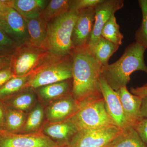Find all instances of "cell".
Here are the masks:
<instances>
[{"instance_id":"1","label":"cell","mask_w":147,"mask_h":147,"mask_svg":"<svg viewBox=\"0 0 147 147\" xmlns=\"http://www.w3.org/2000/svg\"><path fill=\"white\" fill-rule=\"evenodd\" d=\"M72 59V95L79 104L102 97L100 79L102 66L88 46L74 49Z\"/></svg>"},{"instance_id":"2","label":"cell","mask_w":147,"mask_h":147,"mask_svg":"<svg viewBox=\"0 0 147 147\" xmlns=\"http://www.w3.org/2000/svg\"><path fill=\"white\" fill-rule=\"evenodd\" d=\"M146 49L136 42L125 48L123 55L112 64L102 66L101 76L110 88L117 91L126 87L130 75L134 71H142L147 74V66L144 55Z\"/></svg>"},{"instance_id":"3","label":"cell","mask_w":147,"mask_h":147,"mask_svg":"<svg viewBox=\"0 0 147 147\" xmlns=\"http://www.w3.org/2000/svg\"><path fill=\"white\" fill-rule=\"evenodd\" d=\"M78 14L69 10L49 21L42 48L57 57L71 55L74 50L71 37Z\"/></svg>"},{"instance_id":"4","label":"cell","mask_w":147,"mask_h":147,"mask_svg":"<svg viewBox=\"0 0 147 147\" xmlns=\"http://www.w3.org/2000/svg\"><path fill=\"white\" fill-rule=\"evenodd\" d=\"M60 57L52 55L41 47L30 42L19 46L11 57V68L15 76L36 72L42 67Z\"/></svg>"},{"instance_id":"5","label":"cell","mask_w":147,"mask_h":147,"mask_svg":"<svg viewBox=\"0 0 147 147\" xmlns=\"http://www.w3.org/2000/svg\"><path fill=\"white\" fill-rule=\"evenodd\" d=\"M79 105V109L70 117L79 130L117 125L106 110L103 97Z\"/></svg>"},{"instance_id":"6","label":"cell","mask_w":147,"mask_h":147,"mask_svg":"<svg viewBox=\"0 0 147 147\" xmlns=\"http://www.w3.org/2000/svg\"><path fill=\"white\" fill-rule=\"evenodd\" d=\"M71 55L58 58L38 69L29 82L28 87L34 89L72 78Z\"/></svg>"},{"instance_id":"7","label":"cell","mask_w":147,"mask_h":147,"mask_svg":"<svg viewBox=\"0 0 147 147\" xmlns=\"http://www.w3.org/2000/svg\"><path fill=\"white\" fill-rule=\"evenodd\" d=\"M120 129L117 125L100 128L79 130L68 147H107L120 133Z\"/></svg>"},{"instance_id":"8","label":"cell","mask_w":147,"mask_h":147,"mask_svg":"<svg viewBox=\"0 0 147 147\" xmlns=\"http://www.w3.org/2000/svg\"><path fill=\"white\" fill-rule=\"evenodd\" d=\"M42 131L27 134L0 131V147H61Z\"/></svg>"},{"instance_id":"9","label":"cell","mask_w":147,"mask_h":147,"mask_svg":"<svg viewBox=\"0 0 147 147\" xmlns=\"http://www.w3.org/2000/svg\"><path fill=\"white\" fill-rule=\"evenodd\" d=\"M124 3L123 0H102L95 7L93 30L88 45L91 52L101 37L104 25L116 11L123 7Z\"/></svg>"},{"instance_id":"10","label":"cell","mask_w":147,"mask_h":147,"mask_svg":"<svg viewBox=\"0 0 147 147\" xmlns=\"http://www.w3.org/2000/svg\"><path fill=\"white\" fill-rule=\"evenodd\" d=\"M94 16L95 8L78 12L71 37L74 50L88 46L93 30Z\"/></svg>"},{"instance_id":"11","label":"cell","mask_w":147,"mask_h":147,"mask_svg":"<svg viewBox=\"0 0 147 147\" xmlns=\"http://www.w3.org/2000/svg\"><path fill=\"white\" fill-rule=\"evenodd\" d=\"M100 90L108 114L121 129L130 126L124 113L119 95L112 89L101 76L100 79Z\"/></svg>"},{"instance_id":"12","label":"cell","mask_w":147,"mask_h":147,"mask_svg":"<svg viewBox=\"0 0 147 147\" xmlns=\"http://www.w3.org/2000/svg\"><path fill=\"white\" fill-rule=\"evenodd\" d=\"M2 28L18 45L29 42L26 20L18 11L9 7L3 14Z\"/></svg>"},{"instance_id":"13","label":"cell","mask_w":147,"mask_h":147,"mask_svg":"<svg viewBox=\"0 0 147 147\" xmlns=\"http://www.w3.org/2000/svg\"><path fill=\"white\" fill-rule=\"evenodd\" d=\"M79 103L72 94L48 103L45 110L47 122H60L70 118L79 109Z\"/></svg>"},{"instance_id":"14","label":"cell","mask_w":147,"mask_h":147,"mask_svg":"<svg viewBox=\"0 0 147 147\" xmlns=\"http://www.w3.org/2000/svg\"><path fill=\"white\" fill-rule=\"evenodd\" d=\"M41 130L59 146H68L79 129L70 118L60 122H47L42 126Z\"/></svg>"},{"instance_id":"15","label":"cell","mask_w":147,"mask_h":147,"mask_svg":"<svg viewBox=\"0 0 147 147\" xmlns=\"http://www.w3.org/2000/svg\"><path fill=\"white\" fill-rule=\"evenodd\" d=\"M117 92L125 118L129 125L134 127L143 119L141 112L142 98L129 92L126 87L121 88Z\"/></svg>"},{"instance_id":"16","label":"cell","mask_w":147,"mask_h":147,"mask_svg":"<svg viewBox=\"0 0 147 147\" xmlns=\"http://www.w3.org/2000/svg\"><path fill=\"white\" fill-rule=\"evenodd\" d=\"M34 90L40 99L49 103L72 94V79L46 85Z\"/></svg>"},{"instance_id":"17","label":"cell","mask_w":147,"mask_h":147,"mask_svg":"<svg viewBox=\"0 0 147 147\" xmlns=\"http://www.w3.org/2000/svg\"><path fill=\"white\" fill-rule=\"evenodd\" d=\"M50 1L46 0H9V5L15 9L25 19L38 17Z\"/></svg>"},{"instance_id":"18","label":"cell","mask_w":147,"mask_h":147,"mask_svg":"<svg viewBox=\"0 0 147 147\" xmlns=\"http://www.w3.org/2000/svg\"><path fill=\"white\" fill-rule=\"evenodd\" d=\"M37 99L34 90L28 87L4 103L7 108L28 113L36 105Z\"/></svg>"},{"instance_id":"19","label":"cell","mask_w":147,"mask_h":147,"mask_svg":"<svg viewBox=\"0 0 147 147\" xmlns=\"http://www.w3.org/2000/svg\"><path fill=\"white\" fill-rule=\"evenodd\" d=\"M29 42L36 47H42L46 38L47 22L42 13L36 18L26 19Z\"/></svg>"},{"instance_id":"20","label":"cell","mask_w":147,"mask_h":147,"mask_svg":"<svg viewBox=\"0 0 147 147\" xmlns=\"http://www.w3.org/2000/svg\"><path fill=\"white\" fill-rule=\"evenodd\" d=\"M36 72L22 76H14L0 88V101L4 102L28 88L29 82Z\"/></svg>"},{"instance_id":"21","label":"cell","mask_w":147,"mask_h":147,"mask_svg":"<svg viewBox=\"0 0 147 147\" xmlns=\"http://www.w3.org/2000/svg\"><path fill=\"white\" fill-rule=\"evenodd\" d=\"M108 147H147L133 127L129 126L121 131Z\"/></svg>"},{"instance_id":"22","label":"cell","mask_w":147,"mask_h":147,"mask_svg":"<svg viewBox=\"0 0 147 147\" xmlns=\"http://www.w3.org/2000/svg\"><path fill=\"white\" fill-rule=\"evenodd\" d=\"M45 115V110L42 104L37 103L28 114L26 123L20 133L27 134L41 131Z\"/></svg>"},{"instance_id":"23","label":"cell","mask_w":147,"mask_h":147,"mask_svg":"<svg viewBox=\"0 0 147 147\" xmlns=\"http://www.w3.org/2000/svg\"><path fill=\"white\" fill-rule=\"evenodd\" d=\"M119 45L100 37L91 52L102 66L108 65L109 59L119 49Z\"/></svg>"},{"instance_id":"24","label":"cell","mask_w":147,"mask_h":147,"mask_svg":"<svg viewBox=\"0 0 147 147\" xmlns=\"http://www.w3.org/2000/svg\"><path fill=\"white\" fill-rule=\"evenodd\" d=\"M28 115L27 113L7 108L5 131L12 133H20Z\"/></svg>"},{"instance_id":"25","label":"cell","mask_w":147,"mask_h":147,"mask_svg":"<svg viewBox=\"0 0 147 147\" xmlns=\"http://www.w3.org/2000/svg\"><path fill=\"white\" fill-rule=\"evenodd\" d=\"M69 0H51L44 9L42 15L47 23L69 10Z\"/></svg>"},{"instance_id":"26","label":"cell","mask_w":147,"mask_h":147,"mask_svg":"<svg viewBox=\"0 0 147 147\" xmlns=\"http://www.w3.org/2000/svg\"><path fill=\"white\" fill-rule=\"evenodd\" d=\"M101 36L116 45H121L123 35L120 31V26L117 23L115 15L107 21L101 31Z\"/></svg>"},{"instance_id":"27","label":"cell","mask_w":147,"mask_h":147,"mask_svg":"<svg viewBox=\"0 0 147 147\" xmlns=\"http://www.w3.org/2000/svg\"><path fill=\"white\" fill-rule=\"evenodd\" d=\"M139 5L142 10V21L141 26L135 35L136 42L147 48V0H139Z\"/></svg>"},{"instance_id":"28","label":"cell","mask_w":147,"mask_h":147,"mask_svg":"<svg viewBox=\"0 0 147 147\" xmlns=\"http://www.w3.org/2000/svg\"><path fill=\"white\" fill-rule=\"evenodd\" d=\"M19 45L0 27V54L11 55Z\"/></svg>"},{"instance_id":"29","label":"cell","mask_w":147,"mask_h":147,"mask_svg":"<svg viewBox=\"0 0 147 147\" xmlns=\"http://www.w3.org/2000/svg\"><path fill=\"white\" fill-rule=\"evenodd\" d=\"M102 0H72L70 1L69 10L78 12L87 9L95 8Z\"/></svg>"},{"instance_id":"30","label":"cell","mask_w":147,"mask_h":147,"mask_svg":"<svg viewBox=\"0 0 147 147\" xmlns=\"http://www.w3.org/2000/svg\"><path fill=\"white\" fill-rule=\"evenodd\" d=\"M134 128L147 146V118H143Z\"/></svg>"},{"instance_id":"31","label":"cell","mask_w":147,"mask_h":147,"mask_svg":"<svg viewBox=\"0 0 147 147\" xmlns=\"http://www.w3.org/2000/svg\"><path fill=\"white\" fill-rule=\"evenodd\" d=\"M14 76L11 67L0 70V88Z\"/></svg>"},{"instance_id":"32","label":"cell","mask_w":147,"mask_h":147,"mask_svg":"<svg viewBox=\"0 0 147 147\" xmlns=\"http://www.w3.org/2000/svg\"><path fill=\"white\" fill-rule=\"evenodd\" d=\"M7 108L5 103L0 101V131H5Z\"/></svg>"},{"instance_id":"33","label":"cell","mask_w":147,"mask_h":147,"mask_svg":"<svg viewBox=\"0 0 147 147\" xmlns=\"http://www.w3.org/2000/svg\"><path fill=\"white\" fill-rule=\"evenodd\" d=\"M11 55H0V70L11 67Z\"/></svg>"},{"instance_id":"34","label":"cell","mask_w":147,"mask_h":147,"mask_svg":"<svg viewBox=\"0 0 147 147\" xmlns=\"http://www.w3.org/2000/svg\"><path fill=\"white\" fill-rule=\"evenodd\" d=\"M141 114L143 118H147V95L142 97Z\"/></svg>"},{"instance_id":"35","label":"cell","mask_w":147,"mask_h":147,"mask_svg":"<svg viewBox=\"0 0 147 147\" xmlns=\"http://www.w3.org/2000/svg\"><path fill=\"white\" fill-rule=\"evenodd\" d=\"M9 7V0H0V13H5Z\"/></svg>"},{"instance_id":"36","label":"cell","mask_w":147,"mask_h":147,"mask_svg":"<svg viewBox=\"0 0 147 147\" xmlns=\"http://www.w3.org/2000/svg\"><path fill=\"white\" fill-rule=\"evenodd\" d=\"M3 22V14L0 13V27L2 28Z\"/></svg>"},{"instance_id":"37","label":"cell","mask_w":147,"mask_h":147,"mask_svg":"<svg viewBox=\"0 0 147 147\" xmlns=\"http://www.w3.org/2000/svg\"><path fill=\"white\" fill-rule=\"evenodd\" d=\"M138 88L141 90L147 91V82L141 88Z\"/></svg>"},{"instance_id":"38","label":"cell","mask_w":147,"mask_h":147,"mask_svg":"<svg viewBox=\"0 0 147 147\" xmlns=\"http://www.w3.org/2000/svg\"><path fill=\"white\" fill-rule=\"evenodd\" d=\"M61 147H68V146H61Z\"/></svg>"},{"instance_id":"39","label":"cell","mask_w":147,"mask_h":147,"mask_svg":"<svg viewBox=\"0 0 147 147\" xmlns=\"http://www.w3.org/2000/svg\"><path fill=\"white\" fill-rule=\"evenodd\" d=\"M0 55H2V54H0Z\"/></svg>"},{"instance_id":"40","label":"cell","mask_w":147,"mask_h":147,"mask_svg":"<svg viewBox=\"0 0 147 147\" xmlns=\"http://www.w3.org/2000/svg\"></svg>"},{"instance_id":"41","label":"cell","mask_w":147,"mask_h":147,"mask_svg":"<svg viewBox=\"0 0 147 147\" xmlns=\"http://www.w3.org/2000/svg\"></svg>"}]
</instances>
